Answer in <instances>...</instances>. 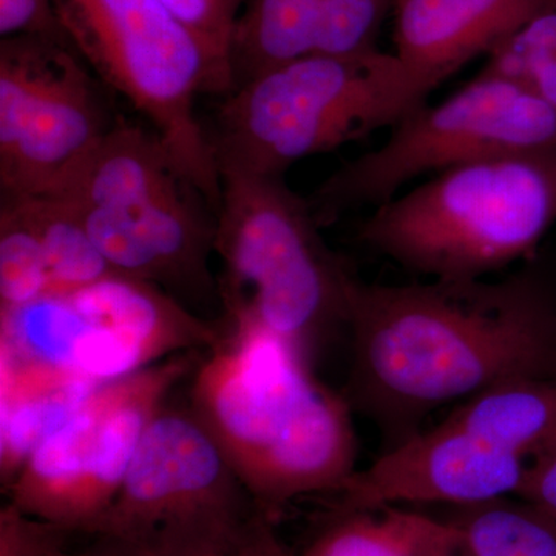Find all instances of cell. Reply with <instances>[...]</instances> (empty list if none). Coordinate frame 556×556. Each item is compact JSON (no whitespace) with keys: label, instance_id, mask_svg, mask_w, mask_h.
<instances>
[{"label":"cell","instance_id":"8992f818","mask_svg":"<svg viewBox=\"0 0 556 556\" xmlns=\"http://www.w3.org/2000/svg\"><path fill=\"white\" fill-rule=\"evenodd\" d=\"M320 228L308 199L283 177L223 172L215 214L223 318L254 321L308 361L329 334L348 328L356 281Z\"/></svg>","mask_w":556,"mask_h":556},{"label":"cell","instance_id":"6da1fadb","mask_svg":"<svg viewBox=\"0 0 556 556\" xmlns=\"http://www.w3.org/2000/svg\"><path fill=\"white\" fill-rule=\"evenodd\" d=\"M345 396L387 448L444 405L517 378L556 376V298L536 273L490 280L354 281Z\"/></svg>","mask_w":556,"mask_h":556},{"label":"cell","instance_id":"3957f363","mask_svg":"<svg viewBox=\"0 0 556 556\" xmlns=\"http://www.w3.org/2000/svg\"><path fill=\"white\" fill-rule=\"evenodd\" d=\"M556 223V148L433 175L375 207L358 240L428 280L485 278L535 251Z\"/></svg>","mask_w":556,"mask_h":556},{"label":"cell","instance_id":"44dd1931","mask_svg":"<svg viewBox=\"0 0 556 556\" xmlns=\"http://www.w3.org/2000/svg\"><path fill=\"white\" fill-rule=\"evenodd\" d=\"M482 70L517 80L556 110V0L503 40Z\"/></svg>","mask_w":556,"mask_h":556},{"label":"cell","instance_id":"8fae6325","mask_svg":"<svg viewBox=\"0 0 556 556\" xmlns=\"http://www.w3.org/2000/svg\"><path fill=\"white\" fill-rule=\"evenodd\" d=\"M89 65L64 40H0L2 199L61 188L112 129Z\"/></svg>","mask_w":556,"mask_h":556},{"label":"cell","instance_id":"277c9868","mask_svg":"<svg viewBox=\"0 0 556 556\" xmlns=\"http://www.w3.org/2000/svg\"><path fill=\"white\" fill-rule=\"evenodd\" d=\"M431 93L394 53H309L226 94L208 138L219 174L285 177L299 161L396 126Z\"/></svg>","mask_w":556,"mask_h":556},{"label":"cell","instance_id":"7a4b0ae2","mask_svg":"<svg viewBox=\"0 0 556 556\" xmlns=\"http://www.w3.org/2000/svg\"><path fill=\"white\" fill-rule=\"evenodd\" d=\"M222 338L190 375L189 407L270 522L292 501L334 495L356 471L350 404L299 350L254 321Z\"/></svg>","mask_w":556,"mask_h":556},{"label":"cell","instance_id":"4fadbf2b","mask_svg":"<svg viewBox=\"0 0 556 556\" xmlns=\"http://www.w3.org/2000/svg\"><path fill=\"white\" fill-rule=\"evenodd\" d=\"M100 336L110 380L186 353H206L222 338L219 321L204 320L166 289L112 274L65 292Z\"/></svg>","mask_w":556,"mask_h":556},{"label":"cell","instance_id":"5bb4252c","mask_svg":"<svg viewBox=\"0 0 556 556\" xmlns=\"http://www.w3.org/2000/svg\"><path fill=\"white\" fill-rule=\"evenodd\" d=\"M552 0H394V54L434 91L481 54L489 56Z\"/></svg>","mask_w":556,"mask_h":556},{"label":"cell","instance_id":"52a82bcc","mask_svg":"<svg viewBox=\"0 0 556 556\" xmlns=\"http://www.w3.org/2000/svg\"><path fill=\"white\" fill-rule=\"evenodd\" d=\"M273 525L195 413L166 404L83 552L229 556L268 536Z\"/></svg>","mask_w":556,"mask_h":556},{"label":"cell","instance_id":"f1b7e54d","mask_svg":"<svg viewBox=\"0 0 556 556\" xmlns=\"http://www.w3.org/2000/svg\"><path fill=\"white\" fill-rule=\"evenodd\" d=\"M43 556H89L84 554L83 551H70L68 544H61V546H56L51 548V551L47 552Z\"/></svg>","mask_w":556,"mask_h":556},{"label":"cell","instance_id":"e0dca14e","mask_svg":"<svg viewBox=\"0 0 556 556\" xmlns=\"http://www.w3.org/2000/svg\"><path fill=\"white\" fill-rule=\"evenodd\" d=\"M459 548L455 527L404 507L334 511L308 546L292 556H445Z\"/></svg>","mask_w":556,"mask_h":556},{"label":"cell","instance_id":"83f0119b","mask_svg":"<svg viewBox=\"0 0 556 556\" xmlns=\"http://www.w3.org/2000/svg\"><path fill=\"white\" fill-rule=\"evenodd\" d=\"M229 556H291V554L278 543L276 533L273 532L255 543L254 546L247 548V551Z\"/></svg>","mask_w":556,"mask_h":556},{"label":"cell","instance_id":"9a60e30c","mask_svg":"<svg viewBox=\"0 0 556 556\" xmlns=\"http://www.w3.org/2000/svg\"><path fill=\"white\" fill-rule=\"evenodd\" d=\"M0 481L13 482L31 453L60 430L100 383L0 358Z\"/></svg>","mask_w":556,"mask_h":556},{"label":"cell","instance_id":"2e32d148","mask_svg":"<svg viewBox=\"0 0 556 556\" xmlns=\"http://www.w3.org/2000/svg\"><path fill=\"white\" fill-rule=\"evenodd\" d=\"M447 419L530 463L556 447V376L504 380L460 402Z\"/></svg>","mask_w":556,"mask_h":556},{"label":"cell","instance_id":"f546056e","mask_svg":"<svg viewBox=\"0 0 556 556\" xmlns=\"http://www.w3.org/2000/svg\"><path fill=\"white\" fill-rule=\"evenodd\" d=\"M445 556H464V555L460 554L459 548H457V551L452 552V554H448V555H445Z\"/></svg>","mask_w":556,"mask_h":556},{"label":"cell","instance_id":"4316f807","mask_svg":"<svg viewBox=\"0 0 556 556\" xmlns=\"http://www.w3.org/2000/svg\"><path fill=\"white\" fill-rule=\"evenodd\" d=\"M517 497L556 521V447L527 464Z\"/></svg>","mask_w":556,"mask_h":556},{"label":"cell","instance_id":"ffe728a7","mask_svg":"<svg viewBox=\"0 0 556 556\" xmlns=\"http://www.w3.org/2000/svg\"><path fill=\"white\" fill-rule=\"evenodd\" d=\"M13 201L38 233L51 277L50 294H65L116 274L72 207L53 193Z\"/></svg>","mask_w":556,"mask_h":556},{"label":"cell","instance_id":"ac0fdd59","mask_svg":"<svg viewBox=\"0 0 556 556\" xmlns=\"http://www.w3.org/2000/svg\"><path fill=\"white\" fill-rule=\"evenodd\" d=\"M321 7L324 0H244L230 43L233 89L313 53Z\"/></svg>","mask_w":556,"mask_h":556},{"label":"cell","instance_id":"d6986e66","mask_svg":"<svg viewBox=\"0 0 556 556\" xmlns=\"http://www.w3.org/2000/svg\"><path fill=\"white\" fill-rule=\"evenodd\" d=\"M457 507L447 519L464 556H556V521L515 496Z\"/></svg>","mask_w":556,"mask_h":556},{"label":"cell","instance_id":"cb8c5ba5","mask_svg":"<svg viewBox=\"0 0 556 556\" xmlns=\"http://www.w3.org/2000/svg\"><path fill=\"white\" fill-rule=\"evenodd\" d=\"M230 61L233 30L244 0H156Z\"/></svg>","mask_w":556,"mask_h":556},{"label":"cell","instance_id":"9c48e42d","mask_svg":"<svg viewBox=\"0 0 556 556\" xmlns=\"http://www.w3.org/2000/svg\"><path fill=\"white\" fill-rule=\"evenodd\" d=\"M556 148V110L517 80L481 73L438 104H422L379 149L329 175L308 201L318 225L378 207L424 175L473 161Z\"/></svg>","mask_w":556,"mask_h":556},{"label":"cell","instance_id":"603a6c76","mask_svg":"<svg viewBox=\"0 0 556 556\" xmlns=\"http://www.w3.org/2000/svg\"><path fill=\"white\" fill-rule=\"evenodd\" d=\"M394 0H324L313 53L353 54L376 50Z\"/></svg>","mask_w":556,"mask_h":556},{"label":"cell","instance_id":"d4e9b609","mask_svg":"<svg viewBox=\"0 0 556 556\" xmlns=\"http://www.w3.org/2000/svg\"><path fill=\"white\" fill-rule=\"evenodd\" d=\"M70 538L60 527L33 518L13 504L0 508V556H43L68 544Z\"/></svg>","mask_w":556,"mask_h":556},{"label":"cell","instance_id":"7402d4cb","mask_svg":"<svg viewBox=\"0 0 556 556\" xmlns=\"http://www.w3.org/2000/svg\"><path fill=\"white\" fill-rule=\"evenodd\" d=\"M50 292V269L38 233L13 201L2 200L0 311L27 305Z\"/></svg>","mask_w":556,"mask_h":556},{"label":"cell","instance_id":"7c38bea8","mask_svg":"<svg viewBox=\"0 0 556 556\" xmlns=\"http://www.w3.org/2000/svg\"><path fill=\"white\" fill-rule=\"evenodd\" d=\"M527 464L445 417L354 471L334 493V511L428 504L457 508L517 496Z\"/></svg>","mask_w":556,"mask_h":556},{"label":"cell","instance_id":"ba28073f","mask_svg":"<svg viewBox=\"0 0 556 556\" xmlns=\"http://www.w3.org/2000/svg\"><path fill=\"white\" fill-rule=\"evenodd\" d=\"M53 2L72 49L146 116L178 169L217 212L222 174L197 101L232 91L229 58L156 0Z\"/></svg>","mask_w":556,"mask_h":556},{"label":"cell","instance_id":"30bf717a","mask_svg":"<svg viewBox=\"0 0 556 556\" xmlns=\"http://www.w3.org/2000/svg\"><path fill=\"white\" fill-rule=\"evenodd\" d=\"M203 353H186L100 383L39 445L7 492L24 514L86 536L108 510L155 417Z\"/></svg>","mask_w":556,"mask_h":556},{"label":"cell","instance_id":"5b68a950","mask_svg":"<svg viewBox=\"0 0 556 556\" xmlns=\"http://www.w3.org/2000/svg\"><path fill=\"white\" fill-rule=\"evenodd\" d=\"M53 195L116 274L193 302L219 300L212 276L215 211L156 134L115 123Z\"/></svg>","mask_w":556,"mask_h":556},{"label":"cell","instance_id":"484cf974","mask_svg":"<svg viewBox=\"0 0 556 556\" xmlns=\"http://www.w3.org/2000/svg\"><path fill=\"white\" fill-rule=\"evenodd\" d=\"M46 36L64 40L53 0H0V36ZM72 47V46H70Z\"/></svg>","mask_w":556,"mask_h":556}]
</instances>
